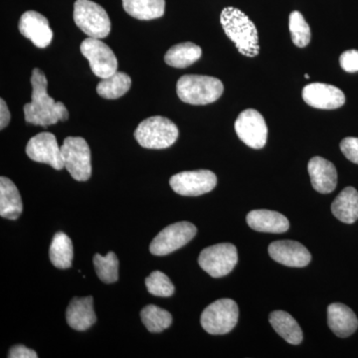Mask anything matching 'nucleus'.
Listing matches in <instances>:
<instances>
[{
  "label": "nucleus",
  "instance_id": "5701e85b",
  "mask_svg": "<svg viewBox=\"0 0 358 358\" xmlns=\"http://www.w3.org/2000/svg\"><path fill=\"white\" fill-rule=\"evenodd\" d=\"M270 322L275 333L280 334L287 343L298 345L303 341V331L289 313L284 310H275L270 315Z\"/></svg>",
  "mask_w": 358,
  "mask_h": 358
},
{
  "label": "nucleus",
  "instance_id": "9d476101",
  "mask_svg": "<svg viewBox=\"0 0 358 358\" xmlns=\"http://www.w3.org/2000/svg\"><path fill=\"white\" fill-rule=\"evenodd\" d=\"M81 53L89 61L94 74L101 79L112 76L117 71V59L114 52L101 39H85L81 44Z\"/></svg>",
  "mask_w": 358,
  "mask_h": 358
},
{
  "label": "nucleus",
  "instance_id": "9b49d317",
  "mask_svg": "<svg viewBox=\"0 0 358 358\" xmlns=\"http://www.w3.org/2000/svg\"><path fill=\"white\" fill-rule=\"evenodd\" d=\"M173 192L182 196H200L212 192L217 185L215 173L206 169L182 171L169 179Z\"/></svg>",
  "mask_w": 358,
  "mask_h": 358
},
{
  "label": "nucleus",
  "instance_id": "4be33fe9",
  "mask_svg": "<svg viewBox=\"0 0 358 358\" xmlns=\"http://www.w3.org/2000/svg\"><path fill=\"white\" fill-rule=\"evenodd\" d=\"M331 212L341 222L352 224L358 219V192L352 186L343 190L331 204Z\"/></svg>",
  "mask_w": 358,
  "mask_h": 358
},
{
  "label": "nucleus",
  "instance_id": "f03ea898",
  "mask_svg": "<svg viewBox=\"0 0 358 358\" xmlns=\"http://www.w3.org/2000/svg\"><path fill=\"white\" fill-rule=\"evenodd\" d=\"M220 22L228 38L232 40L238 51L246 57H255L260 52L258 31L248 16L235 7H225Z\"/></svg>",
  "mask_w": 358,
  "mask_h": 358
},
{
  "label": "nucleus",
  "instance_id": "a878e982",
  "mask_svg": "<svg viewBox=\"0 0 358 358\" xmlns=\"http://www.w3.org/2000/svg\"><path fill=\"white\" fill-rule=\"evenodd\" d=\"M49 256L51 263L56 268L62 270L71 268L74 257V249L68 235L63 232H58L54 235L49 249Z\"/></svg>",
  "mask_w": 358,
  "mask_h": 358
},
{
  "label": "nucleus",
  "instance_id": "f8f14e48",
  "mask_svg": "<svg viewBox=\"0 0 358 358\" xmlns=\"http://www.w3.org/2000/svg\"><path fill=\"white\" fill-rule=\"evenodd\" d=\"M235 131L245 145L255 150L263 148L267 143V124L263 115L256 110L242 112L235 122Z\"/></svg>",
  "mask_w": 358,
  "mask_h": 358
},
{
  "label": "nucleus",
  "instance_id": "c756f323",
  "mask_svg": "<svg viewBox=\"0 0 358 358\" xmlns=\"http://www.w3.org/2000/svg\"><path fill=\"white\" fill-rule=\"evenodd\" d=\"M289 27L292 40L296 46L303 48L310 44L312 33L310 25L303 18V14L299 11H293L289 14Z\"/></svg>",
  "mask_w": 358,
  "mask_h": 358
},
{
  "label": "nucleus",
  "instance_id": "20e7f679",
  "mask_svg": "<svg viewBox=\"0 0 358 358\" xmlns=\"http://www.w3.org/2000/svg\"><path fill=\"white\" fill-rule=\"evenodd\" d=\"M178 134V127L173 122L162 115H155L141 122L134 136L143 148L164 150L176 143Z\"/></svg>",
  "mask_w": 358,
  "mask_h": 358
},
{
  "label": "nucleus",
  "instance_id": "2eb2a0df",
  "mask_svg": "<svg viewBox=\"0 0 358 358\" xmlns=\"http://www.w3.org/2000/svg\"><path fill=\"white\" fill-rule=\"evenodd\" d=\"M268 254L275 262L292 268H303L312 260L310 251L303 244L289 240L271 243Z\"/></svg>",
  "mask_w": 358,
  "mask_h": 358
},
{
  "label": "nucleus",
  "instance_id": "7ed1b4c3",
  "mask_svg": "<svg viewBox=\"0 0 358 358\" xmlns=\"http://www.w3.org/2000/svg\"><path fill=\"white\" fill-rule=\"evenodd\" d=\"M224 86L217 78L203 75H185L178 81L176 92L182 102L190 105H207L222 96Z\"/></svg>",
  "mask_w": 358,
  "mask_h": 358
},
{
  "label": "nucleus",
  "instance_id": "aec40b11",
  "mask_svg": "<svg viewBox=\"0 0 358 358\" xmlns=\"http://www.w3.org/2000/svg\"><path fill=\"white\" fill-rule=\"evenodd\" d=\"M247 223L252 229L258 232L280 233L289 230V222L286 216L277 211L253 210L247 215Z\"/></svg>",
  "mask_w": 358,
  "mask_h": 358
},
{
  "label": "nucleus",
  "instance_id": "ddd939ff",
  "mask_svg": "<svg viewBox=\"0 0 358 358\" xmlns=\"http://www.w3.org/2000/svg\"><path fill=\"white\" fill-rule=\"evenodd\" d=\"M26 155L34 162L49 164L56 171L64 169L61 148L53 134L40 133L30 138L26 145Z\"/></svg>",
  "mask_w": 358,
  "mask_h": 358
},
{
  "label": "nucleus",
  "instance_id": "b1692460",
  "mask_svg": "<svg viewBox=\"0 0 358 358\" xmlns=\"http://www.w3.org/2000/svg\"><path fill=\"white\" fill-rule=\"evenodd\" d=\"M122 6L131 17L152 20L164 16L166 0H122Z\"/></svg>",
  "mask_w": 358,
  "mask_h": 358
},
{
  "label": "nucleus",
  "instance_id": "412c9836",
  "mask_svg": "<svg viewBox=\"0 0 358 358\" xmlns=\"http://www.w3.org/2000/svg\"><path fill=\"white\" fill-rule=\"evenodd\" d=\"M23 205L20 193L10 179L0 178V216L16 220L22 213Z\"/></svg>",
  "mask_w": 358,
  "mask_h": 358
},
{
  "label": "nucleus",
  "instance_id": "6e6552de",
  "mask_svg": "<svg viewBox=\"0 0 358 358\" xmlns=\"http://www.w3.org/2000/svg\"><path fill=\"white\" fill-rule=\"evenodd\" d=\"M237 263V248L231 243L216 244L205 248L199 258L200 267L213 278L229 274Z\"/></svg>",
  "mask_w": 358,
  "mask_h": 358
},
{
  "label": "nucleus",
  "instance_id": "2f4dec72",
  "mask_svg": "<svg viewBox=\"0 0 358 358\" xmlns=\"http://www.w3.org/2000/svg\"><path fill=\"white\" fill-rule=\"evenodd\" d=\"M341 150L346 159L358 164V138L348 136L343 138L341 143Z\"/></svg>",
  "mask_w": 358,
  "mask_h": 358
},
{
  "label": "nucleus",
  "instance_id": "39448f33",
  "mask_svg": "<svg viewBox=\"0 0 358 358\" xmlns=\"http://www.w3.org/2000/svg\"><path fill=\"white\" fill-rule=\"evenodd\" d=\"M74 21L78 27L93 38L109 36L110 20L107 11L91 0H76L74 4Z\"/></svg>",
  "mask_w": 358,
  "mask_h": 358
},
{
  "label": "nucleus",
  "instance_id": "c9c22d12",
  "mask_svg": "<svg viewBox=\"0 0 358 358\" xmlns=\"http://www.w3.org/2000/svg\"><path fill=\"white\" fill-rule=\"evenodd\" d=\"M305 78H307V79H310V75L306 74Z\"/></svg>",
  "mask_w": 358,
  "mask_h": 358
},
{
  "label": "nucleus",
  "instance_id": "7c9ffc66",
  "mask_svg": "<svg viewBox=\"0 0 358 358\" xmlns=\"http://www.w3.org/2000/svg\"><path fill=\"white\" fill-rule=\"evenodd\" d=\"M148 293L155 296L169 298L174 294V286L169 278L159 271H155L145 279Z\"/></svg>",
  "mask_w": 358,
  "mask_h": 358
},
{
  "label": "nucleus",
  "instance_id": "f704fd0d",
  "mask_svg": "<svg viewBox=\"0 0 358 358\" xmlns=\"http://www.w3.org/2000/svg\"><path fill=\"white\" fill-rule=\"evenodd\" d=\"M10 112H9L6 101L1 99L0 100V129H3L6 128L8 126L9 122H10Z\"/></svg>",
  "mask_w": 358,
  "mask_h": 358
},
{
  "label": "nucleus",
  "instance_id": "f3484780",
  "mask_svg": "<svg viewBox=\"0 0 358 358\" xmlns=\"http://www.w3.org/2000/svg\"><path fill=\"white\" fill-rule=\"evenodd\" d=\"M308 173L313 189L322 194H329L338 185V171L336 166L324 157H315L308 162Z\"/></svg>",
  "mask_w": 358,
  "mask_h": 358
},
{
  "label": "nucleus",
  "instance_id": "dca6fc26",
  "mask_svg": "<svg viewBox=\"0 0 358 358\" xmlns=\"http://www.w3.org/2000/svg\"><path fill=\"white\" fill-rule=\"evenodd\" d=\"M18 27L21 34L31 40L32 43L38 48H46L53 39V31L48 20L36 11L30 10L23 13Z\"/></svg>",
  "mask_w": 358,
  "mask_h": 358
},
{
  "label": "nucleus",
  "instance_id": "6ab92c4d",
  "mask_svg": "<svg viewBox=\"0 0 358 358\" xmlns=\"http://www.w3.org/2000/svg\"><path fill=\"white\" fill-rule=\"evenodd\" d=\"M66 320L73 329L84 331L95 324L96 317L93 307V296L74 298L66 310Z\"/></svg>",
  "mask_w": 358,
  "mask_h": 358
},
{
  "label": "nucleus",
  "instance_id": "393cba45",
  "mask_svg": "<svg viewBox=\"0 0 358 358\" xmlns=\"http://www.w3.org/2000/svg\"><path fill=\"white\" fill-rule=\"evenodd\" d=\"M202 50L199 45L192 42H185L174 45L164 56V61L167 65L174 68L188 67L196 62L201 57Z\"/></svg>",
  "mask_w": 358,
  "mask_h": 358
},
{
  "label": "nucleus",
  "instance_id": "423d86ee",
  "mask_svg": "<svg viewBox=\"0 0 358 358\" xmlns=\"http://www.w3.org/2000/svg\"><path fill=\"white\" fill-rule=\"evenodd\" d=\"M64 167L77 181H87L92 176L91 150L80 136H68L61 145Z\"/></svg>",
  "mask_w": 358,
  "mask_h": 358
},
{
  "label": "nucleus",
  "instance_id": "a211bd4d",
  "mask_svg": "<svg viewBox=\"0 0 358 358\" xmlns=\"http://www.w3.org/2000/svg\"><path fill=\"white\" fill-rule=\"evenodd\" d=\"M327 324L338 338H348L355 333L358 320L352 308L341 303H334L327 308Z\"/></svg>",
  "mask_w": 358,
  "mask_h": 358
},
{
  "label": "nucleus",
  "instance_id": "c85d7f7f",
  "mask_svg": "<svg viewBox=\"0 0 358 358\" xmlns=\"http://www.w3.org/2000/svg\"><path fill=\"white\" fill-rule=\"evenodd\" d=\"M93 261L96 275L101 281L113 284L119 280V259L114 252H110L105 257L96 254Z\"/></svg>",
  "mask_w": 358,
  "mask_h": 358
},
{
  "label": "nucleus",
  "instance_id": "473e14b6",
  "mask_svg": "<svg viewBox=\"0 0 358 358\" xmlns=\"http://www.w3.org/2000/svg\"><path fill=\"white\" fill-rule=\"evenodd\" d=\"M341 68L348 73L358 72V51L348 50L341 54L339 58Z\"/></svg>",
  "mask_w": 358,
  "mask_h": 358
},
{
  "label": "nucleus",
  "instance_id": "72a5a7b5",
  "mask_svg": "<svg viewBox=\"0 0 358 358\" xmlns=\"http://www.w3.org/2000/svg\"><path fill=\"white\" fill-rule=\"evenodd\" d=\"M9 358H37L38 355L30 348H26L25 345H18L13 346L9 350Z\"/></svg>",
  "mask_w": 358,
  "mask_h": 358
},
{
  "label": "nucleus",
  "instance_id": "cd10ccee",
  "mask_svg": "<svg viewBox=\"0 0 358 358\" xmlns=\"http://www.w3.org/2000/svg\"><path fill=\"white\" fill-rule=\"evenodd\" d=\"M141 319L150 333H162L173 324L171 313L155 305L147 306L141 310Z\"/></svg>",
  "mask_w": 358,
  "mask_h": 358
},
{
  "label": "nucleus",
  "instance_id": "f257e3e1",
  "mask_svg": "<svg viewBox=\"0 0 358 358\" xmlns=\"http://www.w3.org/2000/svg\"><path fill=\"white\" fill-rule=\"evenodd\" d=\"M31 102L25 103V121L34 126L48 127L58 122L67 121L69 117L67 108L62 102H55L48 95V82L43 71L35 68L31 76Z\"/></svg>",
  "mask_w": 358,
  "mask_h": 358
},
{
  "label": "nucleus",
  "instance_id": "0eeeda50",
  "mask_svg": "<svg viewBox=\"0 0 358 358\" xmlns=\"http://www.w3.org/2000/svg\"><path fill=\"white\" fill-rule=\"evenodd\" d=\"M239 308L230 299H221L205 308L201 315V326L207 333L218 336L230 333L238 322Z\"/></svg>",
  "mask_w": 358,
  "mask_h": 358
},
{
  "label": "nucleus",
  "instance_id": "1a4fd4ad",
  "mask_svg": "<svg viewBox=\"0 0 358 358\" xmlns=\"http://www.w3.org/2000/svg\"><path fill=\"white\" fill-rule=\"evenodd\" d=\"M197 229L192 223L178 222L160 231L150 245L152 255L166 256L185 246L196 235Z\"/></svg>",
  "mask_w": 358,
  "mask_h": 358
},
{
  "label": "nucleus",
  "instance_id": "bb28decb",
  "mask_svg": "<svg viewBox=\"0 0 358 358\" xmlns=\"http://www.w3.org/2000/svg\"><path fill=\"white\" fill-rule=\"evenodd\" d=\"M131 79L124 72H115L112 76L101 80L96 86V93L108 100H115L128 93L131 89Z\"/></svg>",
  "mask_w": 358,
  "mask_h": 358
},
{
  "label": "nucleus",
  "instance_id": "4468645a",
  "mask_svg": "<svg viewBox=\"0 0 358 358\" xmlns=\"http://www.w3.org/2000/svg\"><path fill=\"white\" fill-rule=\"evenodd\" d=\"M303 99L310 107L320 110H336L345 103L343 92L333 85L313 83L303 90Z\"/></svg>",
  "mask_w": 358,
  "mask_h": 358
}]
</instances>
